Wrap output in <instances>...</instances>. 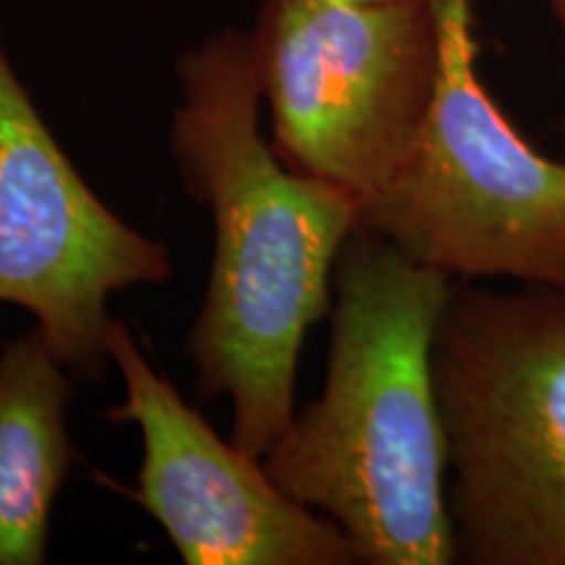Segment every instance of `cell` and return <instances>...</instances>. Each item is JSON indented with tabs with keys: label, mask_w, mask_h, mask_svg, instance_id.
<instances>
[{
	"label": "cell",
	"mask_w": 565,
	"mask_h": 565,
	"mask_svg": "<svg viewBox=\"0 0 565 565\" xmlns=\"http://www.w3.org/2000/svg\"><path fill=\"white\" fill-rule=\"evenodd\" d=\"M545 3L550 6V11L555 13L557 24H561L563 32H565V0H545Z\"/></svg>",
	"instance_id": "9"
},
{
	"label": "cell",
	"mask_w": 565,
	"mask_h": 565,
	"mask_svg": "<svg viewBox=\"0 0 565 565\" xmlns=\"http://www.w3.org/2000/svg\"><path fill=\"white\" fill-rule=\"evenodd\" d=\"M126 398L113 422L137 424V503L189 565H356L341 529L286 494L263 458L225 443L204 416L147 362L129 324L108 328Z\"/></svg>",
	"instance_id": "7"
},
{
	"label": "cell",
	"mask_w": 565,
	"mask_h": 565,
	"mask_svg": "<svg viewBox=\"0 0 565 565\" xmlns=\"http://www.w3.org/2000/svg\"><path fill=\"white\" fill-rule=\"evenodd\" d=\"M433 372L456 563L565 565V286L454 280Z\"/></svg>",
	"instance_id": "3"
},
{
	"label": "cell",
	"mask_w": 565,
	"mask_h": 565,
	"mask_svg": "<svg viewBox=\"0 0 565 565\" xmlns=\"http://www.w3.org/2000/svg\"><path fill=\"white\" fill-rule=\"evenodd\" d=\"M435 9L427 121L393 181L359 207V228L454 280L565 286V160L536 152L487 92L471 0Z\"/></svg>",
	"instance_id": "4"
},
{
	"label": "cell",
	"mask_w": 565,
	"mask_h": 565,
	"mask_svg": "<svg viewBox=\"0 0 565 565\" xmlns=\"http://www.w3.org/2000/svg\"><path fill=\"white\" fill-rule=\"evenodd\" d=\"M168 249L76 171L0 42V303L26 309L74 377H105L110 296L160 286Z\"/></svg>",
	"instance_id": "6"
},
{
	"label": "cell",
	"mask_w": 565,
	"mask_h": 565,
	"mask_svg": "<svg viewBox=\"0 0 565 565\" xmlns=\"http://www.w3.org/2000/svg\"><path fill=\"white\" fill-rule=\"evenodd\" d=\"M252 34L273 150L374 200L427 121L440 71L435 0H263Z\"/></svg>",
	"instance_id": "5"
},
{
	"label": "cell",
	"mask_w": 565,
	"mask_h": 565,
	"mask_svg": "<svg viewBox=\"0 0 565 565\" xmlns=\"http://www.w3.org/2000/svg\"><path fill=\"white\" fill-rule=\"evenodd\" d=\"M454 278L356 228L333 275L328 372L263 456L370 565L456 563L433 345Z\"/></svg>",
	"instance_id": "2"
},
{
	"label": "cell",
	"mask_w": 565,
	"mask_h": 565,
	"mask_svg": "<svg viewBox=\"0 0 565 565\" xmlns=\"http://www.w3.org/2000/svg\"><path fill=\"white\" fill-rule=\"evenodd\" d=\"M171 152L215 228L207 294L189 333L204 398H231V440L263 458L296 414L309 330L330 317L356 196L291 171L259 131L252 34H210L179 61Z\"/></svg>",
	"instance_id": "1"
},
{
	"label": "cell",
	"mask_w": 565,
	"mask_h": 565,
	"mask_svg": "<svg viewBox=\"0 0 565 565\" xmlns=\"http://www.w3.org/2000/svg\"><path fill=\"white\" fill-rule=\"evenodd\" d=\"M74 377L38 328L0 349V565H40L74 443Z\"/></svg>",
	"instance_id": "8"
},
{
	"label": "cell",
	"mask_w": 565,
	"mask_h": 565,
	"mask_svg": "<svg viewBox=\"0 0 565 565\" xmlns=\"http://www.w3.org/2000/svg\"><path fill=\"white\" fill-rule=\"evenodd\" d=\"M563 131H565V124H563Z\"/></svg>",
	"instance_id": "10"
}]
</instances>
